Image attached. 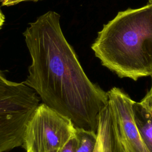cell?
<instances>
[{"label": "cell", "instance_id": "5", "mask_svg": "<svg viewBox=\"0 0 152 152\" xmlns=\"http://www.w3.org/2000/svg\"><path fill=\"white\" fill-rule=\"evenodd\" d=\"M75 129L70 119L43 103L27 125L23 147L30 152H59Z\"/></svg>", "mask_w": 152, "mask_h": 152}, {"label": "cell", "instance_id": "11", "mask_svg": "<svg viewBox=\"0 0 152 152\" xmlns=\"http://www.w3.org/2000/svg\"><path fill=\"white\" fill-rule=\"evenodd\" d=\"M4 22H5V16L0 9V30L3 26Z\"/></svg>", "mask_w": 152, "mask_h": 152}, {"label": "cell", "instance_id": "1", "mask_svg": "<svg viewBox=\"0 0 152 152\" xmlns=\"http://www.w3.org/2000/svg\"><path fill=\"white\" fill-rule=\"evenodd\" d=\"M23 36L31 58L24 83L75 128L97 133L107 92L86 75L62 31L60 15L53 11L41 15L29 23Z\"/></svg>", "mask_w": 152, "mask_h": 152}, {"label": "cell", "instance_id": "4", "mask_svg": "<svg viewBox=\"0 0 152 152\" xmlns=\"http://www.w3.org/2000/svg\"><path fill=\"white\" fill-rule=\"evenodd\" d=\"M34 90L7 80L0 70V152L23 146L27 125L39 104Z\"/></svg>", "mask_w": 152, "mask_h": 152}, {"label": "cell", "instance_id": "8", "mask_svg": "<svg viewBox=\"0 0 152 152\" xmlns=\"http://www.w3.org/2000/svg\"><path fill=\"white\" fill-rule=\"evenodd\" d=\"M76 145L77 140L74 134V135L65 144L59 152H75Z\"/></svg>", "mask_w": 152, "mask_h": 152}, {"label": "cell", "instance_id": "3", "mask_svg": "<svg viewBox=\"0 0 152 152\" xmlns=\"http://www.w3.org/2000/svg\"><path fill=\"white\" fill-rule=\"evenodd\" d=\"M107 95L108 102L99 115L94 152H148L134 121V101L117 87Z\"/></svg>", "mask_w": 152, "mask_h": 152}, {"label": "cell", "instance_id": "2", "mask_svg": "<svg viewBox=\"0 0 152 152\" xmlns=\"http://www.w3.org/2000/svg\"><path fill=\"white\" fill-rule=\"evenodd\" d=\"M102 65L120 78L137 80L152 72V3L119 12L91 46Z\"/></svg>", "mask_w": 152, "mask_h": 152}, {"label": "cell", "instance_id": "7", "mask_svg": "<svg viewBox=\"0 0 152 152\" xmlns=\"http://www.w3.org/2000/svg\"><path fill=\"white\" fill-rule=\"evenodd\" d=\"M77 140L75 152H94L97 142V134L91 131L75 128Z\"/></svg>", "mask_w": 152, "mask_h": 152}, {"label": "cell", "instance_id": "9", "mask_svg": "<svg viewBox=\"0 0 152 152\" xmlns=\"http://www.w3.org/2000/svg\"><path fill=\"white\" fill-rule=\"evenodd\" d=\"M152 80V72L150 75ZM141 102L148 109L152 111V84L150 91L145 95L144 98L141 101Z\"/></svg>", "mask_w": 152, "mask_h": 152}, {"label": "cell", "instance_id": "13", "mask_svg": "<svg viewBox=\"0 0 152 152\" xmlns=\"http://www.w3.org/2000/svg\"><path fill=\"white\" fill-rule=\"evenodd\" d=\"M27 152H30V151H27Z\"/></svg>", "mask_w": 152, "mask_h": 152}, {"label": "cell", "instance_id": "6", "mask_svg": "<svg viewBox=\"0 0 152 152\" xmlns=\"http://www.w3.org/2000/svg\"><path fill=\"white\" fill-rule=\"evenodd\" d=\"M132 112L135 125L144 145L148 152H152V111L141 102L134 101Z\"/></svg>", "mask_w": 152, "mask_h": 152}, {"label": "cell", "instance_id": "10", "mask_svg": "<svg viewBox=\"0 0 152 152\" xmlns=\"http://www.w3.org/2000/svg\"><path fill=\"white\" fill-rule=\"evenodd\" d=\"M38 1L42 0H0V4L1 6H13L17 5L22 2H27V1H33V2H37Z\"/></svg>", "mask_w": 152, "mask_h": 152}, {"label": "cell", "instance_id": "12", "mask_svg": "<svg viewBox=\"0 0 152 152\" xmlns=\"http://www.w3.org/2000/svg\"><path fill=\"white\" fill-rule=\"evenodd\" d=\"M149 3H152V0H148Z\"/></svg>", "mask_w": 152, "mask_h": 152}]
</instances>
